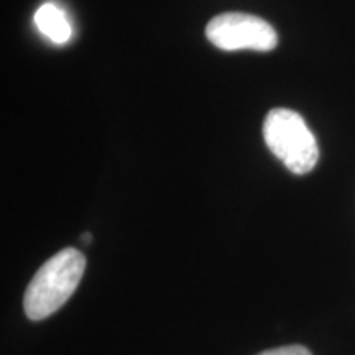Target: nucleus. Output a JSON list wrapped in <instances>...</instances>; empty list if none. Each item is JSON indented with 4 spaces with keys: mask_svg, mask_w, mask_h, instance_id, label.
Masks as SVG:
<instances>
[{
    "mask_svg": "<svg viewBox=\"0 0 355 355\" xmlns=\"http://www.w3.org/2000/svg\"><path fill=\"white\" fill-rule=\"evenodd\" d=\"M84 270L86 259L76 248H64L44 261L25 291L26 318L42 321L56 313L76 291Z\"/></svg>",
    "mask_w": 355,
    "mask_h": 355,
    "instance_id": "obj_1",
    "label": "nucleus"
},
{
    "mask_svg": "<svg viewBox=\"0 0 355 355\" xmlns=\"http://www.w3.org/2000/svg\"><path fill=\"white\" fill-rule=\"evenodd\" d=\"M265 144L295 175L313 171L319 159V146L304 119L290 109H273L263 122Z\"/></svg>",
    "mask_w": 355,
    "mask_h": 355,
    "instance_id": "obj_2",
    "label": "nucleus"
},
{
    "mask_svg": "<svg viewBox=\"0 0 355 355\" xmlns=\"http://www.w3.org/2000/svg\"><path fill=\"white\" fill-rule=\"evenodd\" d=\"M206 37L224 51H272L278 43V35L268 21L239 12L214 17L206 26Z\"/></svg>",
    "mask_w": 355,
    "mask_h": 355,
    "instance_id": "obj_3",
    "label": "nucleus"
},
{
    "mask_svg": "<svg viewBox=\"0 0 355 355\" xmlns=\"http://www.w3.org/2000/svg\"><path fill=\"white\" fill-rule=\"evenodd\" d=\"M33 20L40 32L53 43L64 44L73 37V28H71L68 17L55 3H43L35 12Z\"/></svg>",
    "mask_w": 355,
    "mask_h": 355,
    "instance_id": "obj_4",
    "label": "nucleus"
},
{
    "mask_svg": "<svg viewBox=\"0 0 355 355\" xmlns=\"http://www.w3.org/2000/svg\"><path fill=\"white\" fill-rule=\"evenodd\" d=\"M257 355H313L303 345H286V347H278L272 350H265V352Z\"/></svg>",
    "mask_w": 355,
    "mask_h": 355,
    "instance_id": "obj_5",
    "label": "nucleus"
},
{
    "mask_svg": "<svg viewBox=\"0 0 355 355\" xmlns=\"http://www.w3.org/2000/svg\"><path fill=\"white\" fill-rule=\"evenodd\" d=\"M83 241L84 242H91V234H84L83 235Z\"/></svg>",
    "mask_w": 355,
    "mask_h": 355,
    "instance_id": "obj_6",
    "label": "nucleus"
}]
</instances>
